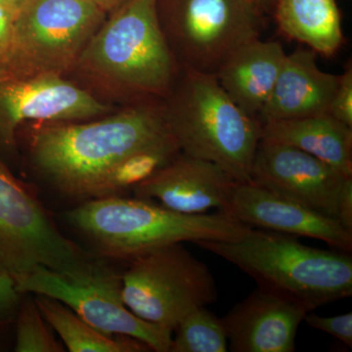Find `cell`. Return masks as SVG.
<instances>
[{"mask_svg":"<svg viewBox=\"0 0 352 352\" xmlns=\"http://www.w3.org/2000/svg\"><path fill=\"white\" fill-rule=\"evenodd\" d=\"M328 113L336 120L352 127V64H346L331 102Z\"/></svg>","mask_w":352,"mask_h":352,"instance_id":"25","label":"cell"},{"mask_svg":"<svg viewBox=\"0 0 352 352\" xmlns=\"http://www.w3.org/2000/svg\"><path fill=\"white\" fill-rule=\"evenodd\" d=\"M252 277L258 287L314 311L352 296V256L302 244L296 236L254 229L233 241L194 243Z\"/></svg>","mask_w":352,"mask_h":352,"instance_id":"3","label":"cell"},{"mask_svg":"<svg viewBox=\"0 0 352 352\" xmlns=\"http://www.w3.org/2000/svg\"><path fill=\"white\" fill-rule=\"evenodd\" d=\"M21 0H0V4L1 6H4L7 7V8L10 9L12 12L17 9V7L19 6Z\"/></svg>","mask_w":352,"mask_h":352,"instance_id":"30","label":"cell"},{"mask_svg":"<svg viewBox=\"0 0 352 352\" xmlns=\"http://www.w3.org/2000/svg\"><path fill=\"white\" fill-rule=\"evenodd\" d=\"M105 264L67 239L41 201L0 163V273L15 281L45 267L80 278Z\"/></svg>","mask_w":352,"mask_h":352,"instance_id":"6","label":"cell"},{"mask_svg":"<svg viewBox=\"0 0 352 352\" xmlns=\"http://www.w3.org/2000/svg\"><path fill=\"white\" fill-rule=\"evenodd\" d=\"M272 14L284 36L322 56H335L344 43L336 0H277Z\"/></svg>","mask_w":352,"mask_h":352,"instance_id":"19","label":"cell"},{"mask_svg":"<svg viewBox=\"0 0 352 352\" xmlns=\"http://www.w3.org/2000/svg\"><path fill=\"white\" fill-rule=\"evenodd\" d=\"M16 352H62L64 347L55 339L52 328L32 298H23L15 321Z\"/></svg>","mask_w":352,"mask_h":352,"instance_id":"22","label":"cell"},{"mask_svg":"<svg viewBox=\"0 0 352 352\" xmlns=\"http://www.w3.org/2000/svg\"><path fill=\"white\" fill-rule=\"evenodd\" d=\"M89 1L94 2L99 8L104 10V9H108L109 7L116 6V4L119 3V2L122 1V0H89ZM126 1H127V0H126Z\"/></svg>","mask_w":352,"mask_h":352,"instance_id":"29","label":"cell"},{"mask_svg":"<svg viewBox=\"0 0 352 352\" xmlns=\"http://www.w3.org/2000/svg\"><path fill=\"white\" fill-rule=\"evenodd\" d=\"M286 55L278 41L254 39L234 51L215 76L243 112L258 119L272 94Z\"/></svg>","mask_w":352,"mask_h":352,"instance_id":"17","label":"cell"},{"mask_svg":"<svg viewBox=\"0 0 352 352\" xmlns=\"http://www.w3.org/2000/svg\"><path fill=\"white\" fill-rule=\"evenodd\" d=\"M337 220L347 230L352 231V178L347 180L340 195Z\"/></svg>","mask_w":352,"mask_h":352,"instance_id":"27","label":"cell"},{"mask_svg":"<svg viewBox=\"0 0 352 352\" xmlns=\"http://www.w3.org/2000/svg\"><path fill=\"white\" fill-rule=\"evenodd\" d=\"M122 296L132 314L173 332L190 312L217 302L219 293L208 266L179 243L131 261L122 273Z\"/></svg>","mask_w":352,"mask_h":352,"instance_id":"8","label":"cell"},{"mask_svg":"<svg viewBox=\"0 0 352 352\" xmlns=\"http://www.w3.org/2000/svg\"><path fill=\"white\" fill-rule=\"evenodd\" d=\"M80 61L127 92L157 96H168L182 71L160 25L157 0L124 2Z\"/></svg>","mask_w":352,"mask_h":352,"instance_id":"5","label":"cell"},{"mask_svg":"<svg viewBox=\"0 0 352 352\" xmlns=\"http://www.w3.org/2000/svg\"><path fill=\"white\" fill-rule=\"evenodd\" d=\"M21 295L34 294L59 300L89 325L109 336L141 340L153 351L170 352L173 331L142 320L124 305L122 273L107 264L92 274L72 278L38 267L15 280Z\"/></svg>","mask_w":352,"mask_h":352,"instance_id":"10","label":"cell"},{"mask_svg":"<svg viewBox=\"0 0 352 352\" xmlns=\"http://www.w3.org/2000/svg\"><path fill=\"white\" fill-rule=\"evenodd\" d=\"M95 256L129 261L166 245L198 241H233L252 230L226 212L188 214L151 200L106 197L82 201L65 214Z\"/></svg>","mask_w":352,"mask_h":352,"instance_id":"2","label":"cell"},{"mask_svg":"<svg viewBox=\"0 0 352 352\" xmlns=\"http://www.w3.org/2000/svg\"><path fill=\"white\" fill-rule=\"evenodd\" d=\"M102 17L89 0H21L7 66L22 78L58 75L80 58Z\"/></svg>","mask_w":352,"mask_h":352,"instance_id":"9","label":"cell"},{"mask_svg":"<svg viewBox=\"0 0 352 352\" xmlns=\"http://www.w3.org/2000/svg\"><path fill=\"white\" fill-rule=\"evenodd\" d=\"M170 138L164 105L142 103L99 122L43 129L34 140L32 161L62 195L106 198L126 160Z\"/></svg>","mask_w":352,"mask_h":352,"instance_id":"1","label":"cell"},{"mask_svg":"<svg viewBox=\"0 0 352 352\" xmlns=\"http://www.w3.org/2000/svg\"><path fill=\"white\" fill-rule=\"evenodd\" d=\"M236 183L217 164L180 152L132 190L138 198L157 200L182 214H198L212 208L224 212Z\"/></svg>","mask_w":352,"mask_h":352,"instance_id":"13","label":"cell"},{"mask_svg":"<svg viewBox=\"0 0 352 352\" xmlns=\"http://www.w3.org/2000/svg\"><path fill=\"white\" fill-rule=\"evenodd\" d=\"M339 80V75L319 68L315 51L296 48L286 55L259 122L263 124L328 113Z\"/></svg>","mask_w":352,"mask_h":352,"instance_id":"16","label":"cell"},{"mask_svg":"<svg viewBox=\"0 0 352 352\" xmlns=\"http://www.w3.org/2000/svg\"><path fill=\"white\" fill-rule=\"evenodd\" d=\"M261 139L298 148L352 176V127L329 113L265 122Z\"/></svg>","mask_w":352,"mask_h":352,"instance_id":"18","label":"cell"},{"mask_svg":"<svg viewBox=\"0 0 352 352\" xmlns=\"http://www.w3.org/2000/svg\"><path fill=\"white\" fill-rule=\"evenodd\" d=\"M224 212L252 228L311 238L333 249L352 252V231L337 219L252 182L236 183Z\"/></svg>","mask_w":352,"mask_h":352,"instance_id":"12","label":"cell"},{"mask_svg":"<svg viewBox=\"0 0 352 352\" xmlns=\"http://www.w3.org/2000/svg\"><path fill=\"white\" fill-rule=\"evenodd\" d=\"M251 1L263 15H265V14L273 13L277 0H251Z\"/></svg>","mask_w":352,"mask_h":352,"instance_id":"28","label":"cell"},{"mask_svg":"<svg viewBox=\"0 0 352 352\" xmlns=\"http://www.w3.org/2000/svg\"><path fill=\"white\" fill-rule=\"evenodd\" d=\"M173 332L170 352H226L228 339L221 318L207 307L183 317Z\"/></svg>","mask_w":352,"mask_h":352,"instance_id":"21","label":"cell"},{"mask_svg":"<svg viewBox=\"0 0 352 352\" xmlns=\"http://www.w3.org/2000/svg\"><path fill=\"white\" fill-rule=\"evenodd\" d=\"M164 105L180 152L212 162L238 183L251 182L263 124L243 112L215 75L182 68Z\"/></svg>","mask_w":352,"mask_h":352,"instance_id":"4","label":"cell"},{"mask_svg":"<svg viewBox=\"0 0 352 352\" xmlns=\"http://www.w3.org/2000/svg\"><path fill=\"white\" fill-rule=\"evenodd\" d=\"M23 295L18 293L13 278L0 273V351L6 344L7 333L15 326Z\"/></svg>","mask_w":352,"mask_h":352,"instance_id":"23","label":"cell"},{"mask_svg":"<svg viewBox=\"0 0 352 352\" xmlns=\"http://www.w3.org/2000/svg\"><path fill=\"white\" fill-rule=\"evenodd\" d=\"M157 13L180 68L208 75L241 46L261 38L264 27L251 0H166Z\"/></svg>","mask_w":352,"mask_h":352,"instance_id":"7","label":"cell"},{"mask_svg":"<svg viewBox=\"0 0 352 352\" xmlns=\"http://www.w3.org/2000/svg\"><path fill=\"white\" fill-rule=\"evenodd\" d=\"M308 310L261 287L230 308L221 320L233 352H294Z\"/></svg>","mask_w":352,"mask_h":352,"instance_id":"14","label":"cell"},{"mask_svg":"<svg viewBox=\"0 0 352 352\" xmlns=\"http://www.w3.org/2000/svg\"><path fill=\"white\" fill-rule=\"evenodd\" d=\"M13 34V12L0 4V63L7 64Z\"/></svg>","mask_w":352,"mask_h":352,"instance_id":"26","label":"cell"},{"mask_svg":"<svg viewBox=\"0 0 352 352\" xmlns=\"http://www.w3.org/2000/svg\"><path fill=\"white\" fill-rule=\"evenodd\" d=\"M349 178L298 148L265 139L259 142L251 170L254 184L336 219Z\"/></svg>","mask_w":352,"mask_h":352,"instance_id":"11","label":"cell"},{"mask_svg":"<svg viewBox=\"0 0 352 352\" xmlns=\"http://www.w3.org/2000/svg\"><path fill=\"white\" fill-rule=\"evenodd\" d=\"M39 311L71 352L152 351L141 340L126 336H109L96 330L64 303L45 296L34 298Z\"/></svg>","mask_w":352,"mask_h":352,"instance_id":"20","label":"cell"},{"mask_svg":"<svg viewBox=\"0 0 352 352\" xmlns=\"http://www.w3.org/2000/svg\"><path fill=\"white\" fill-rule=\"evenodd\" d=\"M108 107L56 74L19 78L0 85L2 138L11 144L13 131L25 120L85 119L106 113Z\"/></svg>","mask_w":352,"mask_h":352,"instance_id":"15","label":"cell"},{"mask_svg":"<svg viewBox=\"0 0 352 352\" xmlns=\"http://www.w3.org/2000/svg\"><path fill=\"white\" fill-rule=\"evenodd\" d=\"M303 322L315 330L321 331L340 342H344L349 349L352 347V314L337 315V316L324 317L307 312Z\"/></svg>","mask_w":352,"mask_h":352,"instance_id":"24","label":"cell"}]
</instances>
